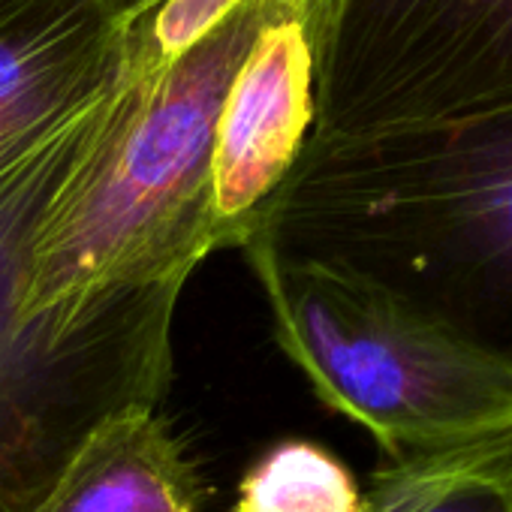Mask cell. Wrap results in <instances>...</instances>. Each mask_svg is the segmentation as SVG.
I'll return each mask as SVG.
<instances>
[{
    "instance_id": "6da1fadb",
    "label": "cell",
    "mask_w": 512,
    "mask_h": 512,
    "mask_svg": "<svg viewBox=\"0 0 512 512\" xmlns=\"http://www.w3.org/2000/svg\"><path fill=\"white\" fill-rule=\"evenodd\" d=\"M250 235L383 293L512 374V103L311 133Z\"/></svg>"
},
{
    "instance_id": "7a4b0ae2",
    "label": "cell",
    "mask_w": 512,
    "mask_h": 512,
    "mask_svg": "<svg viewBox=\"0 0 512 512\" xmlns=\"http://www.w3.org/2000/svg\"><path fill=\"white\" fill-rule=\"evenodd\" d=\"M121 94L124 85L0 178V512H34L106 416L157 407L172 380V323L187 278L115 287L49 314L25 308L43 226L97 157Z\"/></svg>"
},
{
    "instance_id": "3957f363",
    "label": "cell",
    "mask_w": 512,
    "mask_h": 512,
    "mask_svg": "<svg viewBox=\"0 0 512 512\" xmlns=\"http://www.w3.org/2000/svg\"><path fill=\"white\" fill-rule=\"evenodd\" d=\"M290 0H247L214 34L163 67L127 61L97 157L37 241L25 308L49 314L115 287L190 278L217 250L211 160L229 85L256 34Z\"/></svg>"
},
{
    "instance_id": "277c9868",
    "label": "cell",
    "mask_w": 512,
    "mask_h": 512,
    "mask_svg": "<svg viewBox=\"0 0 512 512\" xmlns=\"http://www.w3.org/2000/svg\"><path fill=\"white\" fill-rule=\"evenodd\" d=\"M247 263L284 353L332 410L374 434L389 458L512 431V374L422 326L383 293L263 238Z\"/></svg>"
},
{
    "instance_id": "5b68a950",
    "label": "cell",
    "mask_w": 512,
    "mask_h": 512,
    "mask_svg": "<svg viewBox=\"0 0 512 512\" xmlns=\"http://www.w3.org/2000/svg\"><path fill=\"white\" fill-rule=\"evenodd\" d=\"M512 103V0H335L311 133H368Z\"/></svg>"
},
{
    "instance_id": "8992f818",
    "label": "cell",
    "mask_w": 512,
    "mask_h": 512,
    "mask_svg": "<svg viewBox=\"0 0 512 512\" xmlns=\"http://www.w3.org/2000/svg\"><path fill=\"white\" fill-rule=\"evenodd\" d=\"M335 4L281 7L241 61L214 139L211 211L217 247H241L253 217L284 184L314 121Z\"/></svg>"
},
{
    "instance_id": "52a82bcc",
    "label": "cell",
    "mask_w": 512,
    "mask_h": 512,
    "mask_svg": "<svg viewBox=\"0 0 512 512\" xmlns=\"http://www.w3.org/2000/svg\"><path fill=\"white\" fill-rule=\"evenodd\" d=\"M124 25L106 0H0V178L124 85Z\"/></svg>"
},
{
    "instance_id": "ba28073f",
    "label": "cell",
    "mask_w": 512,
    "mask_h": 512,
    "mask_svg": "<svg viewBox=\"0 0 512 512\" xmlns=\"http://www.w3.org/2000/svg\"><path fill=\"white\" fill-rule=\"evenodd\" d=\"M202 497L184 443L157 407L136 404L82 440L34 512H196Z\"/></svg>"
},
{
    "instance_id": "9c48e42d",
    "label": "cell",
    "mask_w": 512,
    "mask_h": 512,
    "mask_svg": "<svg viewBox=\"0 0 512 512\" xmlns=\"http://www.w3.org/2000/svg\"><path fill=\"white\" fill-rule=\"evenodd\" d=\"M362 512H512V431L389 458L362 488Z\"/></svg>"
},
{
    "instance_id": "30bf717a",
    "label": "cell",
    "mask_w": 512,
    "mask_h": 512,
    "mask_svg": "<svg viewBox=\"0 0 512 512\" xmlns=\"http://www.w3.org/2000/svg\"><path fill=\"white\" fill-rule=\"evenodd\" d=\"M229 512H362V488L323 446L284 440L244 473Z\"/></svg>"
},
{
    "instance_id": "8fae6325",
    "label": "cell",
    "mask_w": 512,
    "mask_h": 512,
    "mask_svg": "<svg viewBox=\"0 0 512 512\" xmlns=\"http://www.w3.org/2000/svg\"><path fill=\"white\" fill-rule=\"evenodd\" d=\"M109 4V10L115 13V19L121 22V25H127L130 19H136L139 13H145L148 7H154L157 0H106Z\"/></svg>"
}]
</instances>
